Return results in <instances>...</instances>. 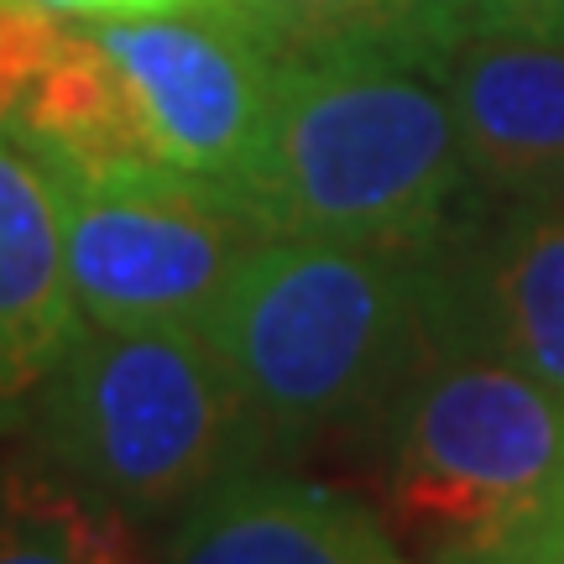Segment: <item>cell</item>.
<instances>
[{"instance_id": "3", "label": "cell", "mask_w": 564, "mask_h": 564, "mask_svg": "<svg viewBox=\"0 0 564 564\" xmlns=\"http://www.w3.org/2000/svg\"><path fill=\"white\" fill-rule=\"evenodd\" d=\"M387 523L419 564H564V392L440 345L382 413Z\"/></svg>"}, {"instance_id": "9", "label": "cell", "mask_w": 564, "mask_h": 564, "mask_svg": "<svg viewBox=\"0 0 564 564\" xmlns=\"http://www.w3.org/2000/svg\"><path fill=\"white\" fill-rule=\"evenodd\" d=\"M79 335L53 178L17 131H0V434L26 429Z\"/></svg>"}, {"instance_id": "13", "label": "cell", "mask_w": 564, "mask_h": 564, "mask_svg": "<svg viewBox=\"0 0 564 564\" xmlns=\"http://www.w3.org/2000/svg\"><path fill=\"white\" fill-rule=\"evenodd\" d=\"M68 37V17L37 0H0V131H11L26 89Z\"/></svg>"}, {"instance_id": "10", "label": "cell", "mask_w": 564, "mask_h": 564, "mask_svg": "<svg viewBox=\"0 0 564 564\" xmlns=\"http://www.w3.org/2000/svg\"><path fill=\"white\" fill-rule=\"evenodd\" d=\"M449 340L564 392V199L507 204L491 241L449 251Z\"/></svg>"}, {"instance_id": "2", "label": "cell", "mask_w": 564, "mask_h": 564, "mask_svg": "<svg viewBox=\"0 0 564 564\" xmlns=\"http://www.w3.org/2000/svg\"><path fill=\"white\" fill-rule=\"evenodd\" d=\"M470 167L440 79L392 58H278L246 204L272 236L449 246Z\"/></svg>"}, {"instance_id": "8", "label": "cell", "mask_w": 564, "mask_h": 564, "mask_svg": "<svg viewBox=\"0 0 564 564\" xmlns=\"http://www.w3.org/2000/svg\"><path fill=\"white\" fill-rule=\"evenodd\" d=\"M162 564H419L398 528L319 481L246 465L178 512Z\"/></svg>"}, {"instance_id": "14", "label": "cell", "mask_w": 564, "mask_h": 564, "mask_svg": "<svg viewBox=\"0 0 564 564\" xmlns=\"http://www.w3.org/2000/svg\"><path fill=\"white\" fill-rule=\"evenodd\" d=\"M444 53L460 42H564V0H434Z\"/></svg>"}, {"instance_id": "11", "label": "cell", "mask_w": 564, "mask_h": 564, "mask_svg": "<svg viewBox=\"0 0 564 564\" xmlns=\"http://www.w3.org/2000/svg\"><path fill=\"white\" fill-rule=\"evenodd\" d=\"M0 564H152L141 523L32 449L0 460Z\"/></svg>"}, {"instance_id": "4", "label": "cell", "mask_w": 564, "mask_h": 564, "mask_svg": "<svg viewBox=\"0 0 564 564\" xmlns=\"http://www.w3.org/2000/svg\"><path fill=\"white\" fill-rule=\"evenodd\" d=\"M32 449L126 518H178L257 465L267 429L204 329L84 324L26 419Z\"/></svg>"}, {"instance_id": "15", "label": "cell", "mask_w": 564, "mask_h": 564, "mask_svg": "<svg viewBox=\"0 0 564 564\" xmlns=\"http://www.w3.org/2000/svg\"><path fill=\"white\" fill-rule=\"evenodd\" d=\"M37 6L74 21H105V17H162V11H188V6H209V0H37Z\"/></svg>"}, {"instance_id": "1", "label": "cell", "mask_w": 564, "mask_h": 564, "mask_svg": "<svg viewBox=\"0 0 564 564\" xmlns=\"http://www.w3.org/2000/svg\"><path fill=\"white\" fill-rule=\"evenodd\" d=\"M455 246L267 236L204 324L267 440L382 423L449 340Z\"/></svg>"}, {"instance_id": "12", "label": "cell", "mask_w": 564, "mask_h": 564, "mask_svg": "<svg viewBox=\"0 0 564 564\" xmlns=\"http://www.w3.org/2000/svg\"><path fill=\"white\" fill-rule=\"evenodd\" d=\"M278 58H444L434 0H225Z\"/></svg>"}, {"instance_id": "6", "label": "cell", "mask_w": 564, "mask_h": 564, "mask_svg": "<svg viewBox=\"0 0 564 564\" xmlns=\"http://www.w3.org/2000/svg\"><path fill=\"white\" fill-rule=\"evenodd\" d=\"M84 26L121 68L147 158L241 194L272 121L278 53L225 0Z\"/></svg>"}, {"instance_id": "7", "label": "cell", "mask_w": 564, "mask_h": 564, "mask_svg": "<svg viewBox=\"0 0 564 564\" xmlns=\"http://www.w3.org/2000/svg\"><path fill=\"white\" fill-rule=\"evenodd\" d=\"M470 183L507 204L564 199V42H460L434 68Z\"/></svg>"}, {"instance_id": "5", "label": "cell", "mask_w": 564, "mask_h": 564, "mask_svg": "<svg viewBox=\"0 0 564 564\" xmlns=\"http://www.w3.org/2000/svg\"><path fill=\"white\" fill-rule=\"evenodd\" d=\"M63 220L84 324L204 329L241 262L272 236L246 194L147 158L74 162L37 152Z\"/></svg>"}]
</instances>
